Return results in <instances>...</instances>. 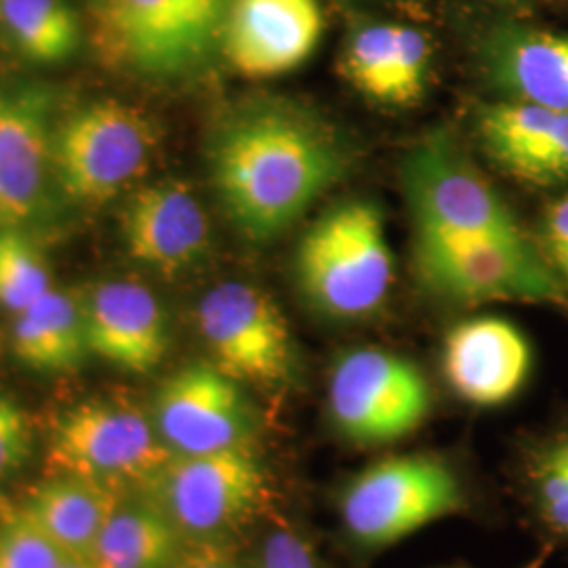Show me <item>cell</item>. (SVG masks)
<instances>
[{
    "mask_svg": "<svg viewBox=\"0 0 568 568\" xmlns=\"http://www.w3.org/2000/svg\"><path fill=\"white\" fill-rule=\"evenodd\" d=\"M352 163L342 133L304 105L265 100L227 116L209 145L225 213L246 239L272 241L344 180Z\"/></svg>",
    "mask_w": 568,
    "mask_h": 568,
    "instance_id": "1",
    "label": "cell"
},
{
    "mask_svg": "<svg viewBox=\"0 0 568 568\" xmlns=\"http://www.w3.org/2000/svg\"><path fill=\"white\" fill-rule=\"evenodd\" d=\"M232 0H95L91 42L112 70L173 81L222 47Z\"/></svg>",
    "mask_w": 568,
    "mask_h": 568,
    "instance_id": "2",
    "label": "cell"
},
{
    "mask_svg": "<svg viewBox=\"0 0 568 568\" xmlns=\"http://www.w3.org/2000/svg\"><path fill=\"white\" fill-rule=\"evenodd\" d=\"M312 307L337 321L375 314L394 283L384 217L365 201L337 204L307 230L295 260Z\"/></svg>",
    "mask_w": 568,
    "mask_h": 568,
    "instance_id": "3",
    "label": "cell"
},
{
    "mask_svg": "<svg viewBox=\"0 0 568 568\" xmlns=\"http://www.w3.org/2000/svg\"><path fill=\"white\" fill-rule=\"evenodd\" d=\"M464 483L432 453L396 455L356 474L342 490L339 514L347 537L366 549L387 548L466 508Z\"/></svg>",
    "mask_w": 568,
    "mask_h": 568,
    "instance_id": "4",
    "label": "cell"
},
{
    "mask_svg": "<svg viewBox=\"0 0 568 568\" xmlns=\"http://www.w3.org/2000/svg\"><path fill=\"white\" fill-rule=\"evenodd\" d=\"M417 267L427 288L459 304H567L558 276L520 234L417 232Z\"/></svg>",
    "mask_w": 568,
    "mask_h": 568,
    "instance_id": "5",
    "label": "cell"
},
{
    "mask_svg": "<svg viewBox=\"0 0 568 568\" xmlns=\"http://www.w3.org/2000/svg\"><path fill=\"white\" fill-rule=\"evenodd\" d=\"M156 129L138 108L116 100L87 103L53 131L51 164L74 203L105 204L148 169Z\"/></svg>",
    "mask_w": 568,
    "mask_h": 568,
    "instance_id": "6",
    "label": "cell"
},
{
    "mask_svg": "<svg viewBox=\"0 0 568 568\" xmlns=\"http://www.w3.org/2000/svg\"><path fill=\"white\" fill-rule=\"evenodd\" d=\"M154 422L138 406L119 400H87L68 408L53 427L49 476H79L108 487L152 480L171 462Z\"/></svg>",
    "mask_w": 568,
    "mask_h": 568,
    "instance_id": "7",
    "label": "cell"
},
{
    "mask_svg": "<svg viewBox=\"0 0 568 568\" xmlns=\"http://www.w3.org/2000/svg\"><path fill=\"white\" fill-rule=\"evenodd\" d=\"M148 488L183 537L196 544H217L270 497L267 474L251 448L173 455Z\"/></svg>",
    "mask_w": 568,
    "mask_h": 568,
    "instance_id": "8",
    "label": "cell"
},
{
    "mask_svg": "<svg viewBox=\"0 0 568 568\" xmlns=\"http://www.w3.org/2000/svg\"><path fill=\"white\" fill-rule=\"evenodd\" d=\"M432 408L426 375L398 354L361 347L331 371L328 413L356 445H392L422 426Z\"/></svg>",
    "mask_w": 568,
    "mask_h": 568,
    "instance_id": "9",
    "label": "cell"
},
{
    "mask_svg": "<svg viewBox=\"0 0 568 568\" xmlns=\"http://www.w3.org/2000/svg\"><path fill=\"white\" fill-rule=\"evenodd\" d=\"M417 232L520 234L508 204L445 129L417 143L403 166Z\"/></svg>",
    "mask_w": 568,
    "mask_h": 568,
    "instance_id": "10",
    "label": "cell"
},
{
    "mask_svg": "<svg viewBox=\"0 0 568 568\" xmlns=\"http://www.w3.org/2000/svg\"><path fill=\"white\" fill-rule=\"evenodd\" d=\"M196 321L213 365L241 386L281 389L295 375V345L278 305L244 283L213 286Z\"/></svg>",
    "mask_w": 568,
    "mask_h": 568,
    "instance_id": "11",
    "label": "cell"
},
{
    "mask_svg": "<svg viewBox=\"0 0 568 568\" xmlns=\"http://www.w3.org/2000/svg\"><path fill=\"white\" fill-rule=\"evenodd\" d=\"M154 427L173 455L251 448L255 408L243 386L215 365L183 366L156 392Z\"/></svg>",
    "mask_w": 568,
    "mask_h": 568,
    "instance_id": "12",
    "label": "cell"
},
{
    "mask_svg": "<svg viewBox=\"0 0 568 568\" xmlns=\"http://www.w3.org/2000/svg\"><path fill=\"white\" fill-rule=\"evenodd\" d=\"M323 28L318 0H232L222 49L243 77L272 79L302 65Z\"/></svg>",
    "mask_w": 568,
    "mask_h": 568,
    "instance_id": "13",
    "label": "cell"
},
{
    "mask_svg": "<svg viewBox=\"0 0 568 568\" xmlns=\"http://www.w3.org/2000/svg\"><path fill=\"white\" fill-rule=\"evenodd\" d=\"M121 232L129 257L164 276L196 264L209 246L203 204L180 180L140 187L122 209Z\"/></svg>",
    "mask_w": 568,
    "mask_h": 568,
    "instance_id": "14",
    "label": "cell"
},
{
    "mask_svg": "<svg viewBox=\"0 0 568 568\" xmlns=\"http://www.w3.org/2000/svg\"><path fill=\"white\" fill-rule=\"evenodd\" d=\"M82 302L89 354L126 373H150L169 352V325L156 295L140 283L93 286Z\"/></svg>",
    "mask_w": 568,
    "mask_h": 568,
    "instance_id": "15",
    "label": "cell"
},
{
    "mask_svg": "<svg viewBox=\"0 0 568 568\" xmlns=\"http://www.w3.org/2000/svg\"><path fill=\"white\" fill-rule=\"evenodd\" d=\"M443 368L448 386L467 405H506L527 382L530 345L506 318H471L448 331Z\"/></svg>",
    "mask_w": 568,
    "mask_h": 568,
    "instance_id": "16",
    "label": "cell"
},
{
    "mask_svg": "<svg viewBox=\"0 0 568 568\" xmlns=\"http://www.w3.org/2000/svg\"><path fill=\"white\" fill-rule=\"evenodd\" d=\"M53 131L49 98L39 89L0 95V227H21L39 209Z\"/></svg>",
    "mask_w": 568,
    "mask_h": 568,
    "instance_id": "17",
    "label": "cell"
},
{
    "mask_svg": "<svg viewBox=\"0 0 568 568\" xmlns=\"http://www.w3.org/2000/svg\"><path fill=\"white\" fill-rule=\"evenodd\" d=\"M480 138L495 163L528 182L568 180V114L535 103H495L480 114Z\"/></svg>",
    "mask_w": 568,
    "mask_h": 568,
    "instance_id": "18",
    "label": "cell"
},
{
    "mask_svg": "<svg viewBox=\"0 0 568 568\" xmlns=\"http://www.w3.org/2000/svg\"><path fill=\"white\" fill-rule=\"evenodd\" d=\"M432 49L426 34L396 23H368L345 44L342 70L366 98L408 105L426 89Z\"/></svg>",
    "mask_w": 568,
    "mask_h": 568,
    "instance_id": "19",
    "label": "cell"
},
{
    "mask_svg": "<svg viewBox=\"0 0 568 568\" xmlns=\"http://www.w3.org/2000/svg\"><path fill=\"white\" fill-rule=\"evenodd\" d=\"M119 506L114 487L79 476H49L30 493L20 511L63 556L89 560Z\"/></svg>",
    "mask_w": 568,
    "mask_h": 568,
    "instance_id": "20",
    "label": "cell"
},
{
    "mask_svg": "<svg viewBox=\"0 0 568 568\" xmlns=\"http://www.w3.org/2000/svg\"><path fill=\"white\" fill-rule=\"evenodd\" d=\"M13 354L39 373H68L89 356L81 297L51 288L16 314L11 326Z\"/></svg>",
    "mask_w": 568,
    "mask_h": 568,
    "instance_id": "21",
    "label": "cell"
},
{
    "mask_svg": "<svg viewBox=\"0 0 568 568\" xmlns=\"http://www.w3.org/2000/svg\"><path fill=\"white\" fill-rule=\"evenodd\" d=\"M493 72L516 100L568 114V34L506 32L495 42Z\"/></svg>",
    "mask_w": 568,
    "mask_h": 568,
    "instance_id": "22",
    "label": "cell"
},
{
    "mask_svg": "<svg viewBox=\"0 0 568 568\" xmlns=\"http://www.w3.org/2000/svg\"><path fill=\"white\" fill-rule=\"evenodd\" d=\"M183 549L182 530L150 499L114 509L89 562L93 568H175Z\"/></svg>",
    "mask_w": 568,
    "mask_h": 568,
    "instance_id": "23",
    "label": "cell"
},
{
    "mask_svg": "<svg viewBox=\"0 0 568 568\" xmlns=\"http://www.w3.org/2000/svg\"><path fill=\"white\" fill-rule=\"evenodd\" d=\"M0 16L23 58L51 65L81 44V21L63 0H0Z\"/></svg>",
    "mask_w": 568,
    "mask_h": 568,
    "instance_id": "24",
    "label": "cell"
},
{
    "mask_svg": "<svg viewBox=\"0 0 568 568\" xmlns=\"http://www.w3.org/2000/svg\"><path fill=\"white\" fill-rule=\"evenodd\" d=\"M53 288L39 244L21 227H0V310L20 314Z\"/></svg>",
    "mask_w": 568,
    "mask_h": 568,
    "instance_id": "25",
    "label": "cell"
},
{
    "mask_svg": "<svg viewBox=\"0 0 568 568\" xmlns=\"http://www.w3.org/2000/svg\"><path fill=\"white\" fill-rule=\"evenodd\" d=\"M527 485L546 527L568 541V429L532 448Z\"/></svg>",
    "mask_w": 568,
    "mask_h": 568,
    "instance_id": "26",
    "label": "cell"
},
{
    "mask_svg": "<svg viewBox=\"0 0 568 568\" xmlns=\"http://www.w3.org/2000/svg\"><path fill=\"white\" fill-rule=\"evenodd\" d=\"M63 556L20 509L0 528V568H55Z\"/></svg>",
    "mask_w": 568,
    "mask_h": 568,
    "instance_id": "27",
    "label": "cell"
},
{
    "mask_svg": "<svg viewBox=\"0 0 568 568\" xmlns=\"http://www.w3.org/2000/svg\"><path fill=\"white\" fill-rule=\"evenodd\" d=\"M255 568H323V562L302 530L278 525L265 535Z\"/></svg>",
    "mask_w": 568,
    "mask_h": 568,
    "instance_id": "28",
    "label": "cell"
},
{
    "mask_svg": "<svg viewBox=\"0 0 568 568\" xmlns=\"http://www.w3.org/2000/svg\"><path fill=\"white\" fill-rule=\"evenodd\" d=\"M32 453V427L26 410L0 392V478L23 467Z\"/></svg>",
    "mask_w": 568,
    "mask_h": 568,
    "instance_id": "29",
    "label": "cell"
},
{
    "mask_svg": "<svg viewBox=\"0 0 568 568\" xmlns=\"http://www.w3.org/2000/svg\"><path fill=\"white\" fill-rule=\"evenodd\" d=\"M546 234L554 262L568 276V196L549 209Z\"/></svg>",
    "mask_w": 568,
    "mask_h": 568,
    "instance_id": "30",
    "label": "cell"
},
{
    "mask_svg": "<svg viewBox=\"0 0 568 568\" xmlns=\"http://www.w3.org/2000/svg\"><path fill=\"white\" fill-rule=\"evenodd\" d=\"M175 568H244L217 544H194L192 549H183L182 558Z\"/></svg>",
    "mask_w": 568,
    "mask_h": 568,
    "instance_id": "31",
    "label": "cell"
},
{
    "mask_svg": "<svg viewBox=\"0 0 568 568\" xmlns=\"http://www.w3.org/2000/svg\"><path fill=\"white\" fill-rule=\"evenodd\" d=\"M55 568H93L89 560H77V558H63Z\"/></svg>",
    "mask_w": 568,
    "mask_h": 568,
    "instance_id": "32",
    "label": "cell"
}]
</instances>
